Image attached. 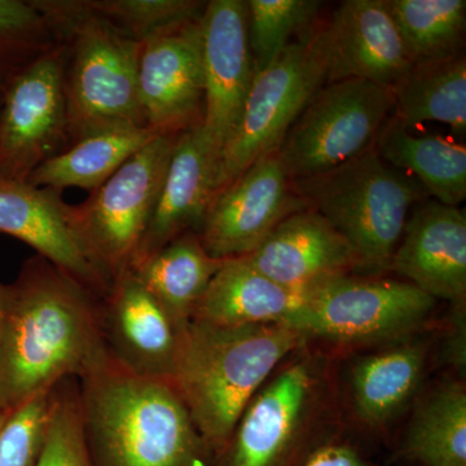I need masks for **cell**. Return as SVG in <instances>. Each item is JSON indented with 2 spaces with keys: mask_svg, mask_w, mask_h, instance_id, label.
Listing matches in <instances>:
<instances>
[{
  "mask_svg": "<svg viewBox=\"0 0 466 466\" xmlns=\"http://www.w3.org/2000/svg\"><path fill=\"white\" fill-rule=\"evenodd\" d=\"M302 466H377L346 441H320Z\"/></svg>",
  "mask_w": 466,
  "mask_h": 466,
  "instance_id": "obj_34",
  "label": "cell"
},
{
  "mask_svg": "<svg viewBox=\"0 0 466 466\" xmlns=\"http://www.w3.org/2000/svg\"><path fill=\"white\" fill-rule=\"evenodd\" d=\"M86 8L137 42L200 17L208 2L198 0H82Z\"/></svg>",
  "mask_w": 466,
  "mask_h": 466,
  "instance_id": "obj_32",
  "label": "cell"
},
{
  "mask_svg": "<svg viewBox=\"0 0 466 466\" xmlns=\"http://www.w3.org/2000/svg\"><path fill=\"white\" fill-rule=\"evenodd\" d=\"M70 146L60 43L2 90L0 179L27 182L36 168Z\"/></svg>",
  "mask_w": 466,
  "mask_h": 466,
  "instance_id": "obj_11",
  "label": "cell"
},
{
  "mask_svg": "<svg viewBox=\"0 0 466 466\" xmlns=\"http://www.w3.org/2000/svg\"><path fill=\"white\" fill-rule=\"evenodd\" d=\"M8 306L7 285L0 283V336H2L3 325H5V314Z\"/></svg>",
  "mask_w": 466,
  "mask_h": 466,
  "instance_id": "obj_36",
  "label": "cell"
},
{
  "mask_svg": "<svg viewBox=\"0 0 466 466\" xmlns=\"http://www.w3.org/2000/svg\"><path fill=\"white\" fill-rule=\"evenodd\" d=\"M94 466H217L168 380L135 375L106 358L78 380Z\"/></svg>",
  "mask_w": 466,
  "mask_h": 466,
  "instance_id": "obj_2",
  "label": "cell"
},
{
  "mask_svg": "<svg viewBox=\"0 0 466 466\" xmlns=\"http://www.w3.org/2000/svg\"><path fill=\"white\" fill-rule=\"evenodd\" d=\"M223 262L208 253L198 232L189 231L135 263L130 271L177 323L187 324Z\"/></svg>",
  "mask_w": 466,
  "mask_h": 466,
  "instance_id": "obj_24",
  "label": "cell"
},
{
  "mask_svg": "<svg viewBox=\"0 0 466 466\" xmlns=\"http://www.w3.org/2000/svg\"><path fill=\"white\" fill-rule=\"evenodd\" d=\"M321 398L319 358L281 364L245 408L217 466H302L319 444L312 431Z\"/></svg>",
  "mask_w": 466,
  "mask_h": 466,
  "instance_id": "obj_8",
  "label": "cell"
},
{
  "mask_svg": "<svg viewBox=\"0 0 466 466\" xmlns=\"http://www.w3.org/2000/svg\"><path fill=\"white\" fill-rule=\"evenodd\" d=\"M180 134L158 135L87 200L69 207L76 232L112 281L134 265Z\"/></svg>",
  "mask_w": 466,
  "mask_h": 466,
  "instance_id": "obj_9",
  "label": "cell"
},
{
  "mask_svg": "<svg viewBox=\"0 0 466 466\" xmlns=\"http://www.w3.org/2000/svg\"><path fill=\"white\" fill-rule=\"evenodd\" d=\"M8 415L5 413L0 412V429H2L3 424H5V419H7Z\"/></svg>",
  "mask_w": 466,
  "mask_h": 466,
  "instance_id": "obj_37",
  "label": "cell"
},
{
  "mask_svg": "<svg viewBox=\"0 0 466 466\" xmlns=\"http://www.w3.org/2000/svg\"><path fill=\"white\" fill-rule=\"evenodd\" d=\"M302 296L267 278L245 257L225 259L191 320L219 327L285 324Z\"/></svg>",
  "mask_w": 466,
  "mask_h": 466,
  "instance_id": "obj_21",
  "label": "cell"
},
{
  "mask_svg": "<svg viewBox=\"0 0 466 466\" xmlns=\"http://www.w3.org/2000/svg\"><path fill=\"white\" fill-rule=\"evenodd\" d=\"M327 82L361 79L394 90L412 69L386 0H346L325 23Z\"/></svg>",
  "mask_w": 466,
  "mask_h": 466,
  "instance_id": "obj_17",
  "label": "cell"
},
{
  "mask_svg": "<svg viewBox=\"0 0 466 466\" xmlns=\"http://www.w3.org/2000/svg\"><path fill=\"white\" fill-rule=\"evenodd\" d=\"M245 258L275 283L299 293L360 269L349 241L309 208L285 218Z\"/></svg>",
  "mask_w": 466,
  "mask_h": 466,
  "instance_id": "obj_19",
  "label": "cell"
},
{
  "mask_svg": "<svg viewBox=\"0 0 466 466\" xmlns=\"http://www.w3.org/2000/svg\"><path fill=\"white\" fill-rule=\"evenodd\" d=\"M61 193L29 182L0 179V233L29 245L36 256L103 299L113 281L92 258Z\"/></svg>",
  "mask_w": 466,
  "mask_h": 466,
  "instance_id": "obj_15",
  "label": "cell"
},
{
  "mask_svg": "<svg viewBox=\"0 0 466 466\" xmlns=\"http://www.w3.org/2000/svg\"><path fill=\"white\" fill-rule=\"evenodd\" d=\"M306 341L285 324L184 327L170 381L218 459L254 395Z\"/></svg>",
  "mask_w": 466,
  "mask_h": 466,
  "instance_id": "obj_3",
  "label": "cell"
},
{
  "mask_svg": "<svg viewBox=\"0 0 466 466\" xmlns=\"http://www.w3.org/2000/svg\"><path fill=\"white\" fill-rule=\"evenodd\" d=\"M321 2L248 0V41L254 75L272 66L290 45L317 24Z\"/></svg>",
  "mask_w": 466,
  "mask_h": 466,
  "instance_id": "obj_29",
  "label": "cell"
},
{
  "mask_svg": "<svg viewBox=\"0 0 466 466\" xmlns=\"http://www.w3.org/2000/svg\"><path fill=\"white\" fill-rule=\"evenodd\" d=\"M394 108L392 90L361 79L325 84L285 135L279 156L291 180L317 177L375 143Z\"/></svg>",
  "mask_w": 466,
  "mask_h": 466,
  "instance_id": "obj_10",
  "label": "cell"
},
{
  "mask_svg": "<svg viewBox=\"0 0 466 466\" xmlns=\"http://www.w3.org/2000/svg\"><path fill=\"white\" fill-rule=\"evenodd\" d=\"M218 164L201 125L179 135L134 265L177 236L200 231L214 200Z\"/></svg>",
  "mask_w": 466,
  "mask_h": 466,
  "instance_id": "obj_20",
  "label": "cell"
},
{
  "mask_svg": "<svg viewBox=\"0 0 466 466\" xmlns=\"http://www.w3.org/2000/svg\"><path fill=\"white\" fill-rule=\"evenodd\" d=\"M201 17L183 21L140 42L137 90L147 127L184 133L204 116Z\"/></svg>",
  "mask_w": 466,
  "mask_h": 466,
  "instance_id": "obj_12",
  "label": "cell"
},
{
  "mask_svg": "<svg viewBox=\"0 0 466 466\" xmlns=\"http://www.w3.org/2000/svg\"><path fill=\"white\" fill-rule=\"evenodd\" d=\"M100 321L113 360L135 375L170 381L188 323H177L134 272L113 281L101 299Z\"/></svg>",
  "mask_w": 466,
  "mask_h": 466,
  "instance_id": "obj_16",
  "label": "cell"
},
{
  "mask_svg": "<svg viewBox=\"0 0 466 466\" xmlns=\"http://www.w3.org/2000/svg\"><path fill=\"white\" fill-rule=\"evenodd\" d=\"M400 453L422 466H466L464 383H443L420 401Z\"/></svg>",
  "mask_w": 466,
  "mask_h": 466,
  "instance_id": "obj_26",
  "label": "cell"
},
{
  "mask_svg": "<svg viewBox=\"0 0 466 466\" xmlns=\"http://www.w3.org/2000/svg\"><path fill=\"white\" fill-rule=\"evenodd\" d=\"M451 317L452 318H451V327L447 334L446 359L464 375L466 368L465 303L453 305Z\"/></svg>",
  "mask_w": 466,
  "mask_h": 466,
  "instance_id": "obj_35",
  "label": "cell"
},
{
  "mask_svg": "<svg viewBox=\"0 0 466 466\" xmlns=\"http://www.w3.org/2000/svg\"><path fill=\"white\" fill-rule=\"evenodd\" d=\"M395 118L410 126L440 122L453 133L466 131V58L413 66L392 90Z\"/></svg>",
  "mask_w": 466,
  "mask_h": 466,
  "instance_id": "obj_27",
  "label": "cell"
},
{
  "mask_svg": "<svg viewBox=\"0 0 466 466\" xmlns=\"http://www.w3.org/2000/svg\"><path fill=\"white\" fill-rule=\"evenodd\" d=\"M437 299L408 281L341 275L303 293L288 327L343 345L395 343L424 328Z\"/></svg>",
  "mask_w": 466,
  "mask_h": 466,
  "instance_id": "obj_7",
  "label": "cell"
},
{
  "mask_svg": "<svg viewBox=\"0 0 466 466\" xmlns=\"http://www.w3.org/2000/svg\"><path fill=\"white\" fill-rule=\"evenodd\" d=\"M157 134L148 127L112 128L88 135L41 165L27 182L57 189L95 191Z\"/></svg>",
  "mask_w": 466,
  "mask_h": 466,
  "instance_id": "obj_25",
  "label": "cell"
},
{
  "mask_svg": "<svg viewBox=\"0 0 466 466\" xmlns=\"http://www.w3.org/2000/svg\"><path fill=\"white\" fill-rule=\"evenodd\" d=\"M327 82L325 23L290 43L272 66L253 76L240 118L220 152L216 193L279 152L300 112Z\"/></svg>",
  "mask_w": 466,
  "mask_h": 466,
  "instance_id": "obj_6",
  "label": "cell"
},
{
  "mask_svg": "<svg viewBox=\"0 0 466 466\" xmlns=\"http://www.w3.org/2000/svg\"><path fill=\"white\" fill-rule=\"evenodd\" d=\"M35 466H94L86 441L76 379L64 380L52 390L45 441Z\"/></svg>",
  "mask_w": 466,
  "mask_h": 466,
  "instance_id": "obj_31",
  "label": "cell"
},
{
  "mask_svg": "<svg viewBox=\"0 0 466 466\" xmlns=\"http://www.w3.org/2000/svg\"><path fill=\"white\" fill-rule=\"evenodd\" d=\"M0 336V412L9 415L66 379H84L108 357L101 299L41 256L7 284Z\"/></svg>",
  "mask_w": 466,
  "mask_h": 466,
  "instance_id": "obj_1",
  "label": "cell"
},
{
  "mask_svg": "<svg viewBox=\"0 0 466 466\" xmlns=\"http://www.w3.org/2000/svg\"><path fill=\"white\" fill-rule=\"evenodd\" d=\"M58 45L56 29L36 0H0V91Z\"/></svg>",
  "mask_w": 466,
  "mask_h": 466,
  "instance_id": "obj_30",
  "label": "cell"
},
{
  "mask_svg": "<svg viewBox=\"0 0 466 466\" xmlns=\"http://www.w3.org/2000/svg\"><path fill=\"white\" fill-rule=\"evenodd\" d=\"M428 352V343L408 339L355 361L350 395L367 428H385L406 410L424 379Z\"/></svg>",
  "mask_w": 466,
  "mask_h": 466,
  "instance_id": "obj_22",
  "label": "cell"
},
{
  "mask_svg": "<svg viewBox=\"0 0 466 466\" xmlns=\"http://www.w3.org/2000/svg\"><path fill=\"white\" fill-rule=\"evenodd\" d=\"M293 187L349 241L360 269L370 274L389 271L410 211L429 198L416 179L383 161L375 143L327 173L293 180Z\"/></svg>",
  "mask_w": 466,
  "mask_h": 466,
  "instance_id": "obj_5",
  "label": "cell"
},
{
  "mask_svg": "<svg viewBox=\"0 0 466 466\" xmlns=\"http://www.w3.org/2000/svg\"><path fill=\"white\" fill-rule=\"evenodd\" d=\"M412 66H428L461 54L465 0H386Z\"/></svg>",
  "mask_w": 466,
  "mask_h": 466,
  "instance_id": "obj_28",
  "label": "cell"
},
{
  "mask_svg": "<svg viewBox=\"0 0 466 466\" xmlns=\"http://www.w3.org/2000/svg\"><path fill=\"white\" fill-rule=\"evenodd\" d=\"M0 96H2V91H0Z\"/></svg>",
  "mask_w": 466,
  "mask_h": 466,
  "instance_id": "obj_38",
  "label": "cell"
},
{
  "mask_svg": "<svg viewBox=\"0 0 466 466\" xmlns=\"http://www.w3.org/2000/svg\"><path fill=\"white\" fill-rule=\"evenodd\" d=\"M306 208L279 152L272 153L214 198L198 238L214 258H238L256 249L285 218Z\"/></svg>",
  "mask_w": 466,
  "mask_h": 466,
  "instance_id": "obj_13",
  "label": "cell"
},
{
  "mask_svg": "<svg viewBox=\"0 0 466 466\" xmlns=\"http://www.w3.org/2000/svg\"><path fill=\"white\" fill-rule=\"evenodd\" d=\"M204 116L201 127L220 157L253 82L247 2L211 0L201 17Z\"/></svg>",
  "mask_w": 466,
  "mask_h": 466,
  "instance_id": "obj_14",
  "label": "cell"
},
{
  "mask_svg": "<svg viewBox=\"0 0 466 466\" xmlns=\"http://www.w3.org/2000/svg\"><path fill=\"white\" fill-rule=\"evenodd\" d=\"M64 47V95L72 144L112 128L147 127L137 90L140 42L82 0H36Z\"/></svg>",
  "mask_w": 466,
  "mask_h": 466,
  "instance_id": "obj_4",
  "label": "cell"
},
{
  "mask_svg": "<svg viewBox=\"0 0 466 466\" xmlns=\"http://www.w3.org/2000/svg\"><path fill=\"white\" fill-rule=\"evenodd\" d=\"M375 148L383 161L421 184L431 200L456 208L465 200V144L441 135H415L390 116L377 135Z\"/></svg>",
  "mask_w": 466,
  "mask_h": 466,
  "instance_id": "obj_23",
  "label": "cell"
},
{
  "mask_svg": "<svg viewBox=\"0 0 466 466\" xmlns=\"http://www.w3.org/2000/svg\"><path fill=\"white\" fill-rule=\"evenodd\" d=\"M52 390L35 395L9 413L0 429V466H35L45 441Z\"/></svg>",
  "mask_w": 466,
  "mask_h": 466,
  "instance_id": "obj_33",
  "label": "cell"
},
{
  "mask_svg": "<svg viewBox=\"0 0 466 466\" xmlns=\"http://www.w3.org/2000/svg\"><path fill=\"white\" fill-rule=\"evenodd\" d=\"M389 271L433 299H466L465 210L426 198L412 208Z\"/></svg>",
  "mask_w": 466,
  "mask_h": 466,
  "instance_id": "obj_18",
  "label": "cell"
}]
</instances>
